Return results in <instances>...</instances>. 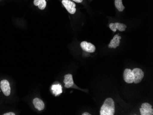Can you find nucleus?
Masks as SVG:
<instances>
[{
  "label": "nucleus",
  "mask_w": 153,
  "mask_h": 115,
  "mask_svg": "<svg viewBox=\"0 0 153 115\" xmlns=\"http://www.w3.org/2000/svg\"><path fill=\"white\" fill-rule=\"evenodd\" d=\"M115 112V103L111 98L106 99L100 109V115H114Z\"/></svg>",
  "instance_id": "1"
},
{
  "label": "nucleus",
  "mask_w": 153,
  "mask_h": 115,
  "mask_svg": "<svg viewBox=\"0 0 153 115\" xmlns=\"http://www.w3.org/2000/svg\"><path fill=\"white\" fill-rule=\"evenodd\" d=\"M132 71L134 75V83L135 84L140 83L144 77V73L142 69L135 68Z\"/></svg>",
  "instance_id": "2"
},
{
  "label": "nucleus",
  "mask_w": 153,
  "mask_h": 115,
  "mask_svg": "<svg viewBox=\"0 0 153 115\" xmlns=\"http://www.w3.org/2000/svg\"><path fill=\"white\" fill-rule=\"evenodd\" d=\"M62 3L65 8L70 14H74L76 12V4L70 0H62Z\"/></svg>",
  "instance_id": "3"
},
{
  "label": "nucleus",
  "mask_w": 153,
  "mask_h": 115,
  "mask_svg": "<svg viewBox=\"0 0 153 115\" xmlns=\"http://www.w3.org/2000/svg\"><path fill=\"white\" fill-rule=\"evenodd\" d=\"M141 115H153V109L151 105L148 103H144L141 105L140 108Z\"/></svg>",
  "instance_id": "4"
},
{
  "label": "nucleus",
  "mask_w": 153,
  "mask_h": 115,
  "mask_svg": "<svg viewBox=\"0 0 153 115\" xmlns=\"http://www.w3.org/2000/svg\"><path fill=\"white\" fill-rule=\"evenodd\" d=\"M1 89L5 96H8L11 93V88L10 84L7 80H2L0 84Z\"/></svg>",
  "instance_id": "5"
},
{
  "label": "nucleus",
  "mask_w": 153,
  "mask_h": 115,
  "mask_svg": "<svg viewBox=\"0 0 153 115\" xmlns=\"http://www.w3.org/2000/svg\"><path fill=\"white\" fill-rule=\"evenodd\" d=\"M110 29L115 32L117 30L121 32L124 31L126 30L127 26L125 24L121 23H111L109 25Z\"/></svg>",
  "instance_id": "6"
},
{
  "label": "nucleus",
  "mask_w": 153,
  "mask_h": 115,
  "mask_svg": "<svg viewBox=\"0 0 153 115\" xmlns=\"http://www.w3.org/2000/svg\"><path fill=\"white\" fill-rule=\"evenodd\" d=\"M80 46L83 50L88 53H93L96 50L95 46L93 44L85 41L81 43Z\"/></svg>",
  "instance_id": "7"
},
{
  "label": "nucleus",
  "mask_w": 153,
  "mask_h": 115,
  "mask_svg": "<svg viewBox=\"0 0 153 115\" xmlns=\"http://www.w3.org/2000/svg\"><path fill=\"white\" fill-rule=\"evenodd\" d=\"M123 79L125 82L128 84L134 83V75L132 71L130 69H125L124 71Z\"/></svg>",
  "instance_id": "8"
},
{
  "label": "nucleus",
  "mask_w": 153,
  "mask_h": 115,
  "mask_svg": "<svg viewBox=\"0 0 153 115\" xmlns=\"http://www.w3.org/2000/svg\"><path fill=\"white\" fill-rule=\"evenodd\" d=\"M122 37L118 35H116L111 40L110 43L109 44L108 47L110 48H116L119 46L120 44V39Z\"/></svg>",
  "instance_id": "9"
},
{
  "label": "nucleus",
  "mask_w": 153,
  "mask_h": 115,
  "mask_svg": "<svg viewBox=\"0 0 153 115\" xmlns=\"http://www.w3.org/2000/svg\"><path fill=\"white\" fill-rule=\"evenodd\" d=\"M63 82L65 84V88L67 89L71 88L74 85L73 75L71 74H68L67 75H65Z\"/></svg>",
  "instance_id": "10"
},
{
  "label": "nucleus",
  "mask_w": 153,
  "mask_h": 115,
  "mask_svg": "<svg viewBox=\"0 0 153 115\" xmlns=\"http://www.w3.org/2000/svg\"><path fill=\"white\" fill-rule=\"evenodd\" d=\"M33 105H34V107L36 108L39 111H42L45 108V104L43 102V101L41 99H39L36 98L33 99Z\"/></svg>",
  "instance_id": "11"
},
{
  "label": "nucleus",
  "mask_w": 153,
  "mask_h": 115,
  "mask_svg": "<svg viewBox=\"0 0 153 115\" xmlns=\"http://www.w3.org/2000/svg\"><path fill=\"white\" fill-rule=\"evenodd\" d=\"M51 90H52V93L56 96H59L62 92V86L59 84L53 85L51 87Z\"/></svg>",
  "instance_id": "12"
},
{
  "label": "nucleus",
  "mask_w": 153,
  "mask_h": 115,
  "mask_svg": "<svg viewBox=\"0 0 153 115\" xmlns=\"http://www.w3.org/2000/svg\"><path fill=\"white\" fill-rule=\"evenodd\" d=\"M33 4L35 6H38L40 10H44L46 6V1L45 0H34Z\"/></svg>",
  "instance_id": "13"
},
{
  "label": "nucleus",
  "mask_w": 153,
  "mask_h": 115,
  "mask_svg": "<svg viewBox=\"0 0 153 115\" xmlns=\"http://www.w3.org/2000/svg\"><path fill=\"white\" fill-rule=\"evenodd\" d=\"M115 4L116 8L119 12H123L125 8L123 5V0H115Z\"/></svg>",
  "instance_id": "14"
},
{
  "label": "nucleus",
  "mask_w": 153,
  "mask_h": 115,
  "mask_svg": "<svg viewBox=\"0 0 153 115\" xmlns=\"http://www.w3.org/2000/svg\"><path fill=\"white\" fill-rule=\"evenodd\" d=\"M3 115H15L16 114L15 113H13V112H7V113H4V114H3Z\"/></svg>",
  "instance_id": "15"
},
{
  "label": "nucleus",
  "mask_w": 153,
  "mask_h": 115,
  "mask_svg": "<svg viewBox=\"0 0 153 115\" xmlns=\"http://www.w3.org/2000/svg\"><path fill=\"white\" fill-rule=\"evenodd\" d=\"M75 2H77V3H81L83 0H72Z\"/></svg>",
  "instance_id": "16"
},
{
  "label": "nucleus",
  "mask_w": 153,
  "mask_h": 115,
  "mask_svg": "<svg viewBox=\"0 0 153 115\" xmlns=\"http://www.w3.org/2000/svg\"><path fill=\"white\" fill-rule=\"evenodd\" d=\"M82 115H91V114H89L88 112H85V113H82Z\"/></svg>",
  "instance_id": "17"
}]
</instances>
